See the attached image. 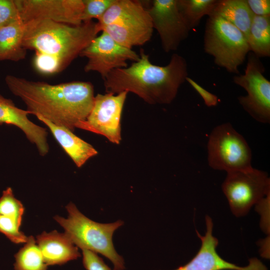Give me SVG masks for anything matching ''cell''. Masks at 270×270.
Returning <instances> with one entry per match:
<instances>
[{"label":"cell","mask_w":270,"mask_h":270,"mask_svg":"<svg viewBox=\"0 0 270 270\" xmlns=\"http://www.w3.org/2000/svg\"><path fill=\"white\" fill-rule=\"evenodd\" d=\"M204 46L205 52L214 57L216 65L236 74L250 51L244 34L215 13L207 20Z\"/></svg>","instance_id":"8992f818"},{"label":"cell","mask_w":270,"mask_h":270,"mask_svg":"<svg viewBox=\"0 0 270 270\" xmlns=\"http://www.w3.org/2000/svg\"><path fill=\"white\" fill-rule=\"evenodd\" d=\"M213 13L236 26L247 40L254 14L246 0H218Z\"/></svg>","instance_id":"d6986e66"},{"label":"cell","mask_w":270,"mask_h":270,"mask_svg":"<svg viewBox=\"0 0 270 270\" xmlns=\"http://www.w3.org/2000/svg\"><path fill=\"white\" fill-rule=\"evenodd\" d=\"M24 24L22 46L56 56L68 66L101 32L97 22L71 25L46 19H34Z\"/></svg>","instance_id":"3957f363"},{"label":"cell","mask_w":270,"mask_h":270,"mask_svg":"<svg viewBox=\"0 0 270 270\" xmlns=\"http://www.w3.org/2000/svg\"><path fill=\"white\" fill-rule=\"evenodd\" d=\"M97 22L101 32L129 48L148 42L154 30L148 9L138 0H114Z\"/></svg>","instance_id":"5b68a950"},{"label":"cell","mask_w":270,"mask_h":270,"mask_svg":"<svg viewBox=\"0 0 270 270\" xmlns=\"http://www.w3.org/2000/svg\"><path fill=\"white\" fill-rule=\"evenodd\" d=\"M82 264L86 270H112L96 252L82 250Z\"/></svg>","instance_id":"83f0119b"},{"label":"cell","mask_w":270,"mask_h":270,"mask_svg":"<svg viewBox=\"0 0 270 270\" xmlns=\"http://www.w3.org/2000/svg\"><path fill=\"white\" fill-rule=\"evenodd\" d=\"M246 2L254 15H270V0H246Z\"/></svg>","instance_id":"f546056e"},{"label":"cell","mask_w":270,"mask_h":270,"mask_svg":"<svg viewBox=\"0 0 270 270\" xmlns=\"http://www.w3.org/2000/svg\"><path fill=\"white\" fill-rule=\"evenodd\" d=\"M14 257V270H48V265L32 236H28Z\"/></svg>","instance_id":"7402d4cb"},{"label":"cell","mask_w":270,"mask_h":270,"mask_svg":"<svg viewBox=\"0 0 270 270\" xmlns=\"http://www.w3.org/2000/svg\"><path fill=\"white\" fill-rule=\"evenodd\" d=\"M84 8L82 16V22L97 20L113 4L114 0H82Z\"/></svg>","instance_id":"484cf974"},{"label":"cell","mask_w":270,"mask_h":270,"mask_svg":"<svg viewBox=\"0 0 270 270\" xmlns=\"http://www.w3.org/2000/svg\"><path fill=\"white\" fill-rule=\"evenodd\" d=\"M80 56L88 58L84 72H98L103 80L112 70L128 66V60L134 62L140 59L136 52L120 44L104 31L91 42Z\"/></svg>","instance_id":"30bf717a"},{"label":"cell","mask_w":270,"mask_h":270,"mask_svg":"<svg viewBox=\"0 0 270 270\" xmlns=\"http://www.w3.org/2000/svg\"><path fill=\"white\" fill-rule=\"evenodd\" d=\"M148 10L163 50H176L190 31L178 10L177 0H154Z\"/></svg>","instance_id":"7c38bea8"},{"label":"cell","mask_w":270,"mask_h":270,"mask_svg":"<svg viewBox=\"0 0 270 270\" xmlns=\"http://www.w3.org/2000/svg\"><path fill=\"white\" fill-rule=\"evenodd\" d=\"M264 69L254 54L248 56L244 73L235 76L234 82L247 92L238 98L243 108L258 122H270V82L263 75Z\"/></svg>","instance_id":"9c48e42d"},{"label":"cell","mask_w":270,"mask_h":270,"mask_svg":"<svg viewBox=\"0 0 270 270\" xmlns=\"http://www.w3.org/2000/svg\"><path fill=\"white\" fill-rule=\"evenodd\" d=\"M67 218L56 216L54 220L61 226L73 244L81 250L100 254L110 260L114 270L124 269V260L115 250L112 240L114 231L123 224L118 220L101 224L88 218L72 202L66 206Z\"/></svg>","instance_id":"277c9868"},{"label":"cell","mask_w":270,"mask_h":270,"mask_svg":"<svg viewBox=\"0 0 270 270\" xmlns=\"http://www.w3.org/2000/svg\"><path fill=\"white\" fill-rule=\"evenodd\" d=\"M186 81H187L201 96L206 106L210 107L217 105L218 103V98L216 95L204 89L196 82L188 76L186 78Z\"/></svg>","instance_id":"f1b7e54d"},{"label":"cell","mask_w":270,"mask_h":270,"mask_svg":"<svg viewBox=\"0 0 270 270\" xmlns=\"http://www.w3.org/2000/svg\"><path fill=\"white\" fill-rule=\"evenodd\" d=\"M218 0H177L178 10L188 29L196 28L204 16L214 12Z\"/></svg>","instance_id":"44dd1931"},{"label":"cell","mask_w":270,"mask_h":270,"mask_svg":"<svg viewBox=\"0 0 270 270\" xmlns=\"http://www.w3.org/2000/svg\"><path fill=\"white\" fill-rule=\"evenodd\" d=\"M37 118L48 128L56 140L78 168L82 166L88 159L98 154L92 145L68 128L54 124L42 118Z\"/></svg>","instance_id":"e0dca14e"},{"label":"cell","mask_w":270,"mask_h":270,"mask_svg":"<svg viewBox=\"0 0 270 270\" xmlns=\"http://www.w3.org/2000/svg\"><path fill=\"white\" fill-rule=\"evenodd\" d=\"M222 188L232 213L240 217L270 194V179L266 172L252 167L227 172Z\"/></svg>","instance_id":"ba28073f"},{"label":"cell","mask_w":270,"mask_h":270,"mask_svg":"<svg viewBox=\"0 0 270 270\" xmlns=\"http://www.w3.org/2000/svg\"><path fill=\"white\" fill-rule=\"evenodd\" d=\"M205 220L206 230L204 236L196 231L202 242L198 252L189 262L174 270H268L257 258H250L246 266H240L221 258L216 250L218 240L212 234V220L208 216Z\"/></svg>","instance_id":"5bb4252c"},{"label":"cell","mask_w":270,"mask_h":270,"mask_svg":"<svg viewBox=\"0 0 270 270\" xmlns=\"http://www.w3.org/2000/svg\"><path fill=\"white\" fill-rule=\"evenodd\" d=\"M247 42L256 57L270 56V15H254Z\"/></svg>","instance_id":"ffe728a7"},{"label":"cell","mask_w":270,"mask_h":270,"mask_svg":"<svg viewBox=\"0 0 270 270\" xmlns=\"http://www.w3.org/2000/svg\"><path fill=\"white\" fill-rule=\"evenodd\" d=\"M30 114L28 111L18 108L12 100L0 94V125L5 124L18 128L36 145L40 154L44 156L49 150L48 132L45 128L30 121L28 118Z\"/></svg>","instance_id":"9a60e30c"},{"label":"cell","mask_w":270,"mask_h":270,"mask_svg":"<svg viewBox=\"0 0 270 270\" xmlns=\"http://www.w3.org/2000/svg\"><path fill=\"white\" fill-rule=\"evenodd\" d=\"M34 64L38 72L44 74L58 73L67 67L64 62L58 58L40 52H36Z\"/></svg>","instance_id":"d4e9b609"},{"label":"cell","mask_w":270,"mask_h":270,"mask_svg":"<svg viewBox=\"0 0 270 270\" xmlns=\"http://www.w3.org/2000/svg\"><path fill=\"white\" fill-rule=\"evenodd\" d=\"M128 93L98 94L88 116L78 128L102 135L112 142L120 144V118Z\"/></svg>","instance_id":"8fae6325"},{"label":"cell","mask_w":270,"mask_h":270,"mask_svg":"<svg viewBox=\"0 0 270 270\" xmlns=\"http://www.w3.org/2000/svg\"><path fill=\"white\" fill-rule=\"evenodd\" d=\"M24 30L21 18L0 27V61L16 62L25 58L27 50L22 46Z\"/></svg>","instance_id":"ac0fdd59"},{"label":"cell","mask_w":270,"mask_h":270,"mask_svg":"<svg viewBox=\"0 0 270 270\" xmlns=\"http://www.w3.org/2000/svg\"><path fill=\"white\" fill-rule=\"evenodd\" d=\"M24 208L16 198L10 187L3 190L0 197V214L12 217L22 222Z\"/></svg>","instance_id":"603a6c76"},{"label":"cell","mask_w":270,"mask_h":270,"mask_svg":"<svg viewBox=\"0 0 270 270\" xmlns=\"http://www.w3.org/2000/svg\"><path fill=\"white\" fill-rule=\"evenodd\" d=\"M36 238V244L48 266L62 265L80 256L78 247L64 232H44Z\"/></svg>","instance_id":"2e32d148"},{"label":"cell","mask_w":270,"mask_h":270,"mask_svg":"<svg viewBox=\"0 0 270 270\" xmlns=\"http://www.w3.org/2000/svg\"><path fill=\"white\" fill-rule=\"evenodd\" d=\"M21 18L14 0H0V27Z\"/></svg>","instance_id":"4316f807"},{"label":"cell","mask_w":270,"mask_h":270,"mask_svg":"<svg viewBox=\"0 0 270 270\" xmlns=\"http://www.w3.org/2000/svg\"><path fill=\"white\" fill-rule=\"evenodd\" d=\"M21 224L12 217L0 214V232L16 244H24L28 239L20 230Z\"/></svg>","instance_id":"cb8c5ba5"},{"label":"cell","mask_w":270,"mask_h":270,"mask_svg":"<svg viewBox=\"0 0 270 270\" xmlns=\"http://www.w3.org/2000/svg\"><path fill=\"white\" fill-rule=\"evenodd\" d=\"M24 22L46 19L69 24L82 23V0H14Z\"/></svg>","instance_id":"4fadbf2b"},{"label":"cell","mask_w":270,"mask_h":270,"mask_svg":"<svg viewBox=\"0 0 270 270\" xmlns=\"http://www.w3.org/2000/svg\"><path fill=\"white\" fill-rule=\"evenodd\" d=\"M139 55L138 60L112 70L103 80L106 93L132 92L152 104L172 102L188 76L185 58L174 54L168 64L160 66L150 62L143 49Z\"/></svg>","instance_id":"7a4b0ae2"},{"label":"cell","mask_w":270,"mask_h":270,"mask_svg":"<svg viewBox=\"0 0 270 270\" xmlns=\"http://www.w3.org/2000/svg\"><path fill=\"white\" fill-rule=\"evenodd\" d=\"M4 81L31 114L72 132L86 120L93 106L94 89L89 82L52 84L12 74L6 75Z\"/></svg>","instance_id":"6da1fadb"},{"label":"cell","mask_w":270,"mask_h":270,"mask_svg":"<svg viewBox=\"0 0 270 270\" xmlns=\"http://www.w3.org/2000/svg\"><path fill=\"white\" fill-rule=\"evenodd\" d=\"M210 166L227 172L252 167V151L245 138L229 123L215 127L208 142Z\"/></svg>","instance_id":"52a82bcc"}]
</instances>
